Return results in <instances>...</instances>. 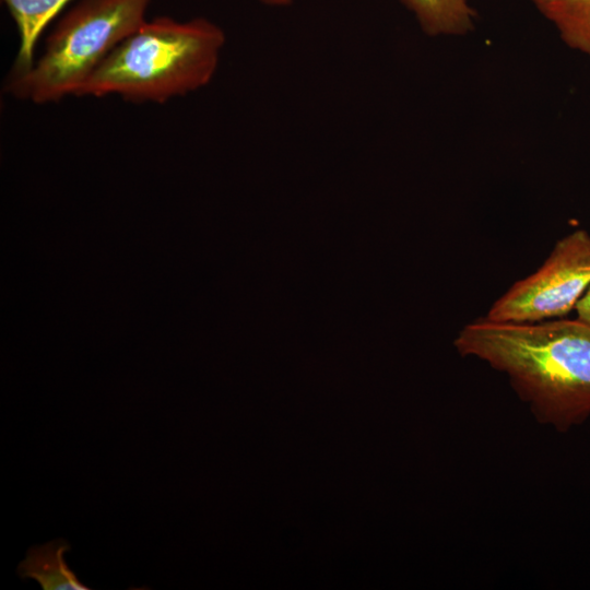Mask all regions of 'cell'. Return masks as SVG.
Here are the masks:
<instances>
[{
    "mask_svg": "<svg viewBox=\"0 0 590 590\" xmlns=\"http://www.w3.org/2000/svg\"><path fill=\"white\" fill-rule=\"evenodd\" d=\"M575 309L577 318L590 324V285L578 300Z\"/></svg>",
    "mask_w": 590,
    "mask_h": 590,
    "instance_id": "obj_9",
    "label": "cell"
},
{
    "mask_svg": "<svg viewBox=\"0 0 590 590\" xmlns=\"http://www.w3.org/2000/svg\"><path fill=\"white\" fill-rule=\"evenodd\" d=\"M224 44L223 30L206 19L145 21L104 59L78 97L164 104L205 86Z\"/></svg>",
    "mask_w": 590,
    "mask_h": 590,
    "instance_id": "obj_2",
    "label": "cell"
},
{
    "mask_svg": "<svg viewBox=\"0 0 590 590\" xmlns=\"http://www.w3.org/2000/svg\"><path fill=\"white\" fill-rule=\"evenodd\" d=\"M590 285V234L577 229L560 238L543 264L514 283L485 317L496 321L538 322L575 309Z\"/></svg>",
    "mask_w": 590,
    "mask_h": 590,
    "instance_id": "obj_4",
    "label": "cell"
},
{
    "mask_svg": "<svg viewBox=\"0 0 590 590\" xmlns=\"http://www.w3.org/2000/svg\"><path fill=\"white\" fill-rule=\"evenodd\" d=\"M152 0H76L47 36L39 57L4 92L35 105L76 96L97 67L145 21Z\"/></svg>",
    "mask_w": 590,
    "mask_h": 590,
    "instance_id": "obj_3",
    "label": "cell"
},
{
    "mask_svg": "<svg viewBox=\"0 0 590 590\" xmlns=\"http://www.w3.org/2000/svg\"><path fill=\"white\" fill-rule=\"evenodd\" d=\"M453 345L506 374L544 424L560 432L590 416V324L580 319L538 322L482 317L465 324Z\"/></svg>",
    "mask_w": 590,
    "mask_h": 590,
    "instance_id": "obj_1",
    "label": "cell"
},
{
    "mask_svg": "<svg viewBox=\"0 0 590 590\" xmlns=\"http://www.w3.org/2000/svg\"><path fill=\"white\" fill-rule=\"evenodd\" d=\"M74 0H2L19 34V48L7 75L27 71L34 60L38 39L47 26Z\"/></svg>",
    "mask_w": 590,
    "mask_h": 590,
    "instance_id": "obj_5",
    "label": "cell"
},
{
    "mask_svg": "<svg viewBox=\"0 0 590 590\" xmlns=\"http://www.w3.org/2000/svg\"><path fill=\"white\" fill-rule=\"evenodd\" d=\"M570 49L590 58V0H529Z\"/></svg>",
    "mask_w": 590,
    "mask_h": 590,
    "instance_id": "obj_8",
    "label": "cell"
},
{
    "mask_svg": "<svg viewBox=\"0 0 590 590\" xmlns=\"http://www.w3.org/2000/svg\"><path fill=\"white\" fill-rule=\"evenodd\" d=\"M432 37L464 36L475 27L477 13L470 0H400Z\"/></svg>",
    "mask_w": 590,
    "mask_h": 590,
    "instance_id": "obj_6",
    "label": "cell"
},
{
    "mask_svg": "<svg viewBox=\"0 0 590 590\" xmlns=\"http://www.w3.org/2000/svg\"><path fill=\"white\" fill-rule=\"evenodd\" d=\"M69 550L70 545L62 539L33 546L17 573L22 578L35 579L44 590H88L64 562Z\"/></svg>",
    "mask_w": 590,
    "mask_h": 590,
    "instance_id": "obj_7",
    "label": "cell"
},
{
    "mask_svg": "<svg viewBox=\"0 0 590 590\" xmlns=\"http://www.w3.org/2000/svg\"><path fill=\"white\" fill-rule=\"evenodd\" d=\"M263 4L272 7H284L291 4L293 0H259Z\"/></svg>",
    "mask_w": 590,
    "mask_h": 590,
    "instance_id": "obj_10",
    "label": "cell"
}]
</instances>
